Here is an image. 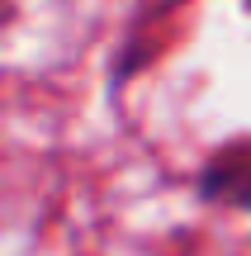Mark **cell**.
I'll list each match as a JSON object with an SVG mask.
<instances>
[{
    "label": "cell",
    "mask_w": 251,
    "mask_h": 256,
    "mask_svg": "<svg viewBox=\"0 0 251 256\" xmlns=\"http://www.w3.org/2000/svg\"><path fill=\"white\" fill-rule=\"evenodd\" d=\"M195 185H199V200L251 214V138L214 147V152L204 156V166H199Z\"/></svg>",
    "instance_id": "6da1fadb"
}]
</instances>
